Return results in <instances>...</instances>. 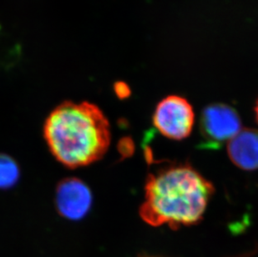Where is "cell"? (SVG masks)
Wrapping results in <instances>:
<instances>
[{"label":"cell","instance_id":"cell-4","mask_svg":"<svg viewBox=\"0 0 258 257\" xmlns=\"http://www.w3.org/2000/svg\"><path fill=\"white\" fill-rule=\"evenodd\" d=\"M201 130L211 143L229 142L241 131V119L237 112L227 104H211L202 112Z\"/></svg>","mask_w":258,"mask_h":257},{"label":"cell","instance_id":"cell-3","mask_svg":"<svg viewBox=\"0 0 258 257\" xmlns=\"http://www.w3.org/2000/svg\"><path fill=\"white\" fill-rule=\"evenodd\" d=\"M195 122V113L187 100L177 95L165 98L156 106L153 124L161 135L180 141L190 136Z\"/></svg>","mask_w":258,"mask_h":257},{"label":"cell","instance_id":"cell-7","mask_svg":"<svg viewBox=\"0 0 258 257\" xmlns=\"http://www.w3.org/2000/svg\"><path fill=\"white\" fill-rule=\"evenodd\" d=\"M20 171L17 162L10 155L0 154V189H10L20 179Z\"/></svg>","mask_w":258,"mask_h":257},{"label":"cell","instance_id":"cell-6","mask_svg":"<svg viewBox=\"0 0 258 257\" xmlns=\"http://www.w3.org/2000/svg\"><path fill=\"white\" fill-rule=\"evenodd\" d=\"M227 153L234 165L241 170H257L258 131L241 130L228 142Z\"/></svg>","mask_w":258,"mask_h":257},{"label":"cell","instance_id":"cell-5","mask_svg":"<svg viewBox=\"0 0 258 257\" xmlns=\"http://www.w3.org/2000/svg\"><path fill=\"white\" fill-rule=\"evenodd\" d=\"M55 204L58 213L71 221L83 218L92 206V194L85 182L67 178L58 184Z\"/></svg>","mask_w":258,"mask_h":257},{"label":"cell","instance_id":"cell-8","mask_svg":"<svg viewBox=\"0 0 258 257\" xmlns=\"http://www.w3.org/2000/svg\"><path fill=\"white\" fill-rule=\"evenodd\" d=\"M114 91L119 99H125L131 95V89L124 82H116L114 85Z\"/></svg>","mask_w":258,"mask_h":257},{"label":"cell","instance_id":"cell-1","mask_svg":"<svg viewBox=\"0 0 258 257\" xmlns=\"http://www.w3.org/2000/svg\"><path fill=\"white\" fill-rule=\"evenodd\" d=\"M140 216L150 226L171 228L200 222L214 194L212 182L190 165H173L148 175Z\"/></svg>","mask_w":258,"mask_h":257},{"label":"cell","instance_id":"cell-9","mask_svg":"<svg viewBox=\"0 0 258 257\" xmlns=\"http://www.w3.org/2000/svg\"><path fill=\"white\" fill-rule=\"evenodd\" d=\"M255 112H256V120H257L258 122V100L257 102H256V108H255Z\"/></svg>","mask_w":258,"mask_h":257},{"label":"cell","instance_id":"cell-10","mask_svg":"<svg viewBox=\"0 0 258 257\" xmlns=\"http://www.w3.org/2000/svg\"><path fill=\"white\" fill-rule=\"evenodd\" d=\"M0 28H1V27H0Z\"/></svg>","mask_w":258,"mask_h":257},{"label":"cell","instance_id":"cell-2","mask_svg":"<svg viewBox=\"0 0 258 257\" xmlns=\"http://www.w3.org/2000/svg\"><path fill=\"white\" fill-rule=\"evenodd\" d=\"M44 136L58 162L71 169L100 160L110 144V123L92 103L66 101L47 117Z\"/></svg>","mask_w":258,"mask_h":257}]
</instances>
